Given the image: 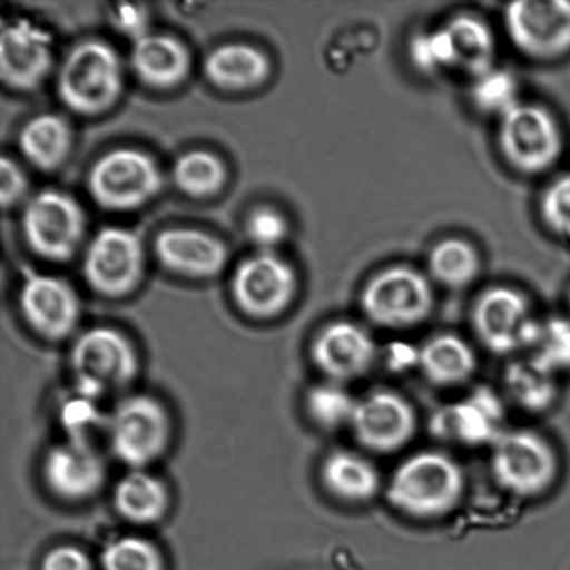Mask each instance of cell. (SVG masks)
<instances>
[{
    "label": "cell",
    "mask_w": 570,
    "mask_h": 570,
    "mask_svg": "<svg viewBox=\"0 0 570 570\" xmlns=\"http://www.w3.org/2000/svg\"><path fill=\"white\" fill-rule=\"evenodd\" d=\"M95 203L110 210H130L148 203L161 187L159 167L136 149H116L92 166L88 176Z\"/></svg>",
    "instance_id": "8"
},
{
    "label": "cell",
    "mask_w": 570,
    "mask_h": 570,
    "mask_svg": "<svg viewBox=\"0 0 570 570\" xmlns=\"http://www.w3.org/2000/svg\"><path fill=\"white\" fill-rule=\"evenodd\" d=\"M43 478L60 499L82 501L97 494L105 483L106 465L94 444L67 440L48 451Z\"/></svg>",
    "instance_id": "16"
},
{
    "label": "cell",
    "mask_w": 570,
    "mask_h": 570,
    "mask_svg": "<svg viewBox=\"0 0 570 570\" xmlns=\"http://www.w3.org/2000/svg\"><path fill=\"white\" fill-rule=\"evenodd\" d=\"M22 316L38 334L48 340L67 337L80 318V299L75 288L60 277H26L20 291Z\"/></svg>",
    "instance_id": "15"
},
{
    "label": "cell",
    "mask_w": 570,
    "mask_h": 570,
    "mask_svg": "<svg viewBox=\"0 0 570 570\" xmlns=\"http://www.w3.org/2000/svg\"><path fill=\"white\" fill-rule=\"evenodd\" d=\"M108 419L100 417V413L95 406V401L81 396V400H72L67 404L63 412V421L69 432V440L83 441L92 443V433L95 429L100 428V423L108 424Z\"/></svg>",
    "instance_id": "37"
},
{
    "label": "cell",
    "mask_w": 570,
    "mask_h": 570,
    "mask_svg": "<svg viewBox=\"0 0 570 570\" xmlns=\"http://www.w3.org/2000/svg\"><path fill=\"white\" fill-rule=\"evenodd\" d=\"M482 269V255L465 238L441 239L433 245L428 255L430 281L450 289H462L473 284Z\"/></svg>",
    "instance_id": "25"
},
{
    "label": "cell",
    "mask_w": 570,
    "mask_h": 570,
    "mask_svg": "<svg viewBox=\"0 0 570 570\" xmlns=\"http://www.w3.org/2000/svg\"><path fill=\"white\" fill-rule=\"evenodd\" d=\"M188 61L186 48L177 39L161 33H145L136 39L131 50L134 70L154 87H171L181 81Z\"/></svg>",
    "instance_id": "22"
},
{
    "label": "cell",
    "mask_w": 570,
    "mask_h": 570,
    "mask_svg": "<svg viewBox=\"0 0 570 570\" xmlns=\"http://www.w3.org/2000/svg\"><path fill=\"white\" fill-rule=\"evenodd\" d=\"M351 428L357 441L376 452H391L413 438L416 416L410 402L391 391H376L356 402Z\"/></svg>",
    "instance_id": "14"
},
{
    "label": "cell",
    "mask_w": 570,
    "mask_h": 570,
    "mask_svg": "<svg viewBox=\"0 0 570 570\" xmlns=\"http://www.w3.org/2000/svg\"><path fill=\"white\" fill-rule=\"evenodd\" d=\"M419 363L430 382L454 385L465 382L476 371L471 346L454 334L435 335L424 344Z\"/></svg>",
    "instance_id": "26"
},
{
    "label": "cell",
    "mask_w": 570,
    "mask_h": 570,
    "mask_svg": "<svg viewBox=\"0 0 570 570\" xmlns=\"http://www.w3.org/2000/svg\"><path fill=\"white\" fill-rule=\"evenodd\" d=\"M106 434L117 460L131 469H144L169 445V413L153 396H127L111 412Z\"/></svg>",
    "instance_id": "6"
},
{
    "label": "cell",
    "mask_w": 570,
    "mask_h": 570,
    "mask_svg": "<svg viewBox=\"0 0 570 570\" xmlns=\"http://www.w3.org/2000/svg\"><path fill=\"white\" fill-rule=\"evenodd\" d=\"M538 208L546 230L570 242V170L562 173L544 188Z\"/></svg>",
    "instance_id": "36"
},
{
    "label": "cell",
    "mask_w": 570,
    "mask_h": 570,
    "mask_svg": "<svg viewBox=\"0 0 570 570\" xmlns=\"http://www.w3.org/2000/svg\"><path fill=\"white\" fill-rule=\"evenodd\" d=\"M142 244L136 233L106 227L92 238L83 256V275L95 291L121 296L136 287L142 275Z\"/></svg>",
    "instance_id": "12"
},
{
    "label": "cell",
    "mask_w": 570,
    "mask_h": 570,
    "mask_svg": "<svg viewBox=\"0 0 570 570\" xmlns=\"http://www.w3.org/2000/svg\"><path fill=\"white\" fill-rule=\"evenodd\" d=\"M495 141L504 164L523 177L554 169L566 150V132L554 111L524 100L499 119Z\"/></svg>",
    "instance_id": "1"
},
{
    "label": "cell",
    "mask_w": 570,
    "mask_h": 570,
    "mask_svg": "<svg viewBox=\"0 0 570 570\" xmlns=\"http://www.w3.org/2000/svg\"><path fill=\"white\" fill-rule=\"evenodd\" d=\"M569 304H570V291H569Z\"/></svg>",
    "instance_id": "42"
},
{
    "label": "cell",
    "mask_w": 570,
    "mask_h": 570,
    "mask_svg": "<svg viewBox=\"0 0 570 570\" xmlns=\"http://www.w3.org/2000/svg\"><path fill=\"white\" fill-rule=\"evenodd\" d=\"M269 63L258 49L244 43H227L212 50L205 60V72L215 86L245 89L259 83Z\"/></svg>",
    "instance_id": "24"
},
{
    "label": "cell",
    "mask_w": 570,
    "mask_h": 570,
    "mask_svg": "<svg viewBox=\"0 0 570 570\" xmlns=\"http://www.w3.org/2000/svg\"><path fill=\"white\" fill-rule=\"evenodd\" d=\"M247 228L250 239L267 253H271L273 247L283 243V239L287 237V222L273 209L254 212L249 217Z\"/></svg>",
    "instance_id": "38"
},
{
    "label": "cell",
    "mask_w": 570,
    "mask_h": 570,
    "mask_svg": "<svg viewBox=\"0 0 570 570\" xmlns=\"http://www.w3.org/2000/svg\"><path fill=\"white\" fill-rule=\"evenodd\" d=\"M111 21L122 33L136 39L141 38L147 32V11L139 8L138 4H120L111 13Z\"/></svg>",
    "instance_id": "40"
},
{
    "label": "cell",
    "mask_w": 570,
    "mask_h": 570,
    "mask_svg": "<svg viewBox=\"0 0 570 570\" xmlns=\"http://www.w3.org/2000/svg\"><path fill=\"white\" fill-rule=\"evenodd\" d=\"M0 176H2V197L3 206L13 205L22 197L26 193L27 180L24 173L21 171L19 165L16 161L4 158L0 164Z\"/></svg>",
    "instance_id": "41"
},
{
    "label": "cell",
    "mask_w": 570,
    "mask_h": 570,
    "mask_svg": "<svg viewBox=\"0 0 570 570\" xmlns=\"http://www.w3.org/2000/svg\"><path fill=\"white\" fill-rule=\"evenodd\" d=\"M465 488L461 468L449 455L421 452L396 469L390 480L391 504L407 515L433 518L456 505Z\"/></svg>",
    "instance_id": "2"
},
{
    "label": "cell",
    "mask_w": 570,
    "mask_h": 570,
    "mask_svg": "<svg viewBox=\"0 0 570 570\" xmlns=\"http://www.w3.org/2000/svg\"><path fill=\"white\" fill-rule=\"evenodd\" d=\"M407 55L413 67L423 75L455 71L454 52L443 24L415 33L407 45Z\"/></svg>",
    "instance_id": "33"
},
{
    "label": "cell",
    "mask_w": 570,
    "mask_h": 570,
    "mask_svg": "<svg viewBox=\"0 0 570 570\" xmlns=\"http://www.w3.org/2000/svg\"><path fill=\"white\" fill-rule=\"evenodd\" d=\"M472 321L482 343L501 355L532 348L540 326L527 296L507 285H495L480 294Z\"/></svg>",
    "instance_id": "11"
},
{
    "label": "cell",
    "mask_w": 570,
    "mask_h": 570,
    "mask_svg": "<svg viewBox=\"0 0 570 570\" xmlns=\"http://www.w3.org/2000/svg\"><path fill=\"white\" fill-rule=\"evenodd\" d=\"M356 400L337 382L315 385L306 395V407L313 422L323 429L334 430L352 422Z\"/></svg>",
    "instance_id": "32"
},
{
    "label": "cell",
    "mask_w": 570,
    "mask_h": 570,
    "mask_svg": "<svg viewBox=\"0 0 570 570\" xmlns=\"http://www.w3.org/2000/svg\"><path fill=\"white\" fill-rule=\"evenodd\" d=\"M173 178L181 191L193 197H205L222 186L225 167L215 155L193 150L177 159L173 167Z\"/></svg>",
    "instance_id": "31"
},
{
    "label": "cell",
    "mask_w": 570,
    "mask_h": 570,
    "mask_svg": "<svg viewBox=\"0 0 570 570\" xmlns=\"http://www.w3.org/2000/svg\"><path fill=\"white\" fill-rule=\"evenodd\" d=\"M323 482L340 499L362 502L373 499L380 489L376 468L351 451H337L324 461Z\"/></svg>",
    "instance_id": "27"
},
{
    "label": "cell",
    "mask_w": 570,
    "mask_h": 570,
    "mask_svg": "<svg viewBox=\"0 0 570 570\" xmlns=\"http://www.w3.org/2000/svg\"><path fill=\"white\" fill-rule=\"evenodd\" d=\"M100 562L104 570H165L158 549L150 541L132 535L106 546Z\"/></svg>",
    "instance_id": "34"
},
{
    "label": "cell",
    "mask_w": 570,
    "mask_h": 570,
    "mask_svg": "<svg viewBox=\"0 0 570 570\" xmlns=\"http://www.w3.org/2000/svg\"><path fill=\"white\" fill-rule=\"evenodd\" d=\"M298 287L295 271L281 256L261 253L245 259L233 277V295L247 315L277 316L294 299Z\"/></svg>",
    "instance_id": "13"
},
{
    "label": "cell",
    "mask_w": 570,
    "mask_h": 570,
    "mask_svg": "<svg viewBox=\"0 0 570 570\" xmlns=\"http://www.w3.org/2000/svg\"><path fill=\"white\" fill-rule=\"evenodd\" d=\"M433 282L415 267L393 265L373 275L361 293V307L368 321L387 328L416 326L432 315Z\"/></svg>",
    "instance_id": "3"
},
{
    "label": "cell",
    "mask_w": 570,
    "mask_h": 570,
    "mask_svg": "<svg viewBox=\"0 0 570 570\" xmlns=\"http://www.w3.org/2000/svg\"><path fill=\"white\" fill-rule=\"evenodd\" d=\"M508 39L519 53L538 63L570 56L569 0H518L504 10Z\"/></svg>",
    "instance_id": "7"
},
{
    "label": "cell",
    "mask_w": 570,
    "mask_h": 570,
    "mask_svg": "<svg viewBox=\"0 0 570 570\" xmlns=\"http://www.w3.org/2000/svg\"><path fill=\"white\" fill-rule=\"evenodd\" d=\"M71 371L81 396H100L128 387L138 372V355L130 340L114 328L95 327L72 345Z\"/></svg>",
    "instance_id": "4"
},
{
    "label": "cell",
    "mask_w": 570,
    "mask_h": 570,
    "mask_svg": "<svg viewBox=\"0 0 570 570\" xmlns=\"http://www.w3.org/2000/svg\"><path fill=\"white\" fill-rule=\"evenodd\" d=\"M505 385L513 402L532 412L549 407L557 394L554 373L532 356L508 366Z\"/></svg>",
    "instance_id": "29"
},
{
    "label": "cell",
    "mask_w": 570,
    "mask_h": 570,
    "mask_svg": "<svg viewBox=\"0 0 570 570\" xmlns=\"http://www.w3.org/2000/svg\"><path fill=\"white\" fill-rule=\"evenodd\" d=\"M119 55L100 41L77 45L66 56L58 76V92L70 109L82 115L108 109L121 92Z\"/></svg>",
    "instance_id": "5"
},
{
    "label": "cell",
    "mask_w": 570,
    "mask_h": 570,
    "mask_svg": "<svg viewBox=\"0 0 570 570\" xmlns=\"http://www.w3.org/2000/svg\"><path fill=\"white\" fill-rule=\"evenodd\" d=\"M491 471L497 483L510 493L532 497L554 482L558 463L554 450L529 430L504 432L493 444Z\"/></svg>",
    "instance_id": "10"
},
{
    "label": "cell",
    "mask_w": 570,
    "mask_h": 570,
    "mask_svg": "<svg viewBox=\"0 0 570 570\" xmlns=\"http://www.w3.org/2000/svg\"><path fill=\"white\" fill-rule=\"evenodd\" d=\"M532 350L534 351L533 360L550 372L570 368V321L552 317L540 322Z\"/></svg>",
    "instance_id": "35"
},
{
    "label": "cell",
    "mask_w": 570,
    "mask_h": 570,
    "mask_svg": "<svg viewBox=\"0 0 570 570\" xmlns=\"http://www.w3.org/2000/svg\"><path fill=\"white\" fill-rule=\"evenodd\" d=\"M52 39L41 27L27 20L4 24L0 38V70L8 86L31 89L52 66Z\"/></svg>",
    "instance_id": "17"
},
{
    "label": "cell",
    "mask_w": 570,
    "mask_h": 570,
    "mask_svg": "<svg viewBox=\"0 0 570 570\" xmlns=\"http://www.w3.org/2000/svg\"><path fill=\"white\" fill-rule=\"evenodd\" d=\"M443 26L450 37L456 72L473 80L494 69L497 41L488 22L478 16L461 13Z\"/></svg>",
    "instance_id": "21"
},
{
    "label": "cell",
    "mask_w": 570,
    "mask_h": 570,
    "mask_svg": "<svg viewBox=\"0 0 570 570\" xmlns=\"http://www.w3.org/2000/svg\"><path fill=\"white\" fill-rule=\"evenodd\" d=\"M471 81L469 98L479 114L499 120L522 102L517 77L510 71L494 67Z\"/></svg>",
    "instance_id": "30"
},
{
    "label": "cell",
    "mask_w": 570,
    "mask_h": 570,
    "mask_svg": "<svg viewBox=\"0 0 570 570\" xmlns=\"http://www.w3.org/2000/svg\"><path fill=\"white\" fill-rule=\"evenodd\" d=\"M115 507L127 521L138 524L158 522L169 507V491L161 480L144 469H132L115 489Z\"/></svg>",
    "instance_id": "23"
},
{
    "label": "cell",
    "mask_w": 570,
    "mask_h": 570,
    "mask_svg": "<svg viewBox=\"0 0 570 570\" xmlns=\"http://www.w3.org/2000/svg\"><path fill=\"white\" fill-rule=\"evenodd\" d=\"M71 132L59 116L39 115L20 132V149L39 169H52L65 159L70 148Z\"/></svg>",
    "instance_id": "28"
},
{
    "label": "cell",
    "mask_w": 570,
    "mask_h": 570,
    "mask_svg": "<svg viewBox=\"0 0 570 570\" xmlns=\"http://www.w3.org/2000/svg\"><path fill=\"white\" fill-rule=\"evenodd\" d=\"M441 415L438 426L469 445L494 444L501 438L505 412L493 391L478 389Z\"/></svg>",
    "instance_id": "19"
},
{
    "label": "cell",
    "mask_w": 570,
    "mask_h": 570,
    "mask_svg": "<svg viewBox=\"0 0 570 570\" xmlns=\"http://www.w3.org/2000/svg\"><path fill=\"white\" fill-rule=\"evenodd\" d=\"M41 570H92V563L77 547L61 546L48 552Z\"/></svg>",
    "instance_id": "39"
},
{
    "label": "cell",
    "mask_w": 570,
    "mask_h": 570,
    "mask_svg": "<svg viewBox=\"0 0 570 570\" xmlns=\"http://www.w3.org/2000/svg\"><path fill=\"white\" fill-rule=\"evenodd\" d=\"M161 264L193 277H209L222 271L227 259L225 245L208 234L189 228L161 233L155 244Z\"/></svg>",
    "instance_id": "20"
},
{
    "label": "cell",
    "mask_w": 570,
    "mask_h": 570,
    "mask_svg": "<svg viewBox=\"0 0 570 570\" xmlns=\"http://www.w3.org/2000/svg\"><path fill=\"white\" fill-rule=\"evenodd\" d=\"M312 357L332 382H345L371 368L376 360V343L360 324L335 322L313 341Z\"/></svg>",
    "instance_id": "18"
},
{
    "label": "cell",
    "mask_w": 570,
    "mask_h": 570,
    "mask_svg": "<svg viewBox=\"0 0 570 570\" xmlns=\"http://www.w3.org/2000/svg\"><path fill=\"white\" fill-rule=\"evenodd\" d=\"M21 223L28 245L50 261L71 258L86 230L80 204L58 189L33 195L26 205Z\"/></svg>",
    "instance_id": "9"
}]
</instances>
